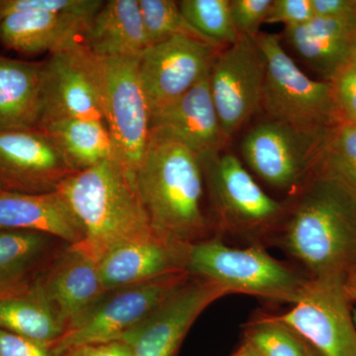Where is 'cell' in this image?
<instances>
[{"mask_svg":"<svg viewBox=\"0 0 356 356\" xmlns=\"http://www.w3.org/2000/svg\"><path fill=\"white\" fill-rule=\"evenodd\" d=\"M294 193L271 245L309 277L346 280L356 268V184L318 163Z\"/></svg>","mask_w":356,"mask_h":356,"instance_id":"cell-1","label":"cell"},{"mask_svg":"<svg viewBox=\"0 0 356 356\" xmlns=\"http://www.w3.org/2000/svg\"><path fill=\"white\" fill-rule=\"evenodd\" d=\"M204 178L200 156L152 129L136 186L156 236L185 247L214 236L202 207Z\"/></svg>","mask_w":356,"mask_h":356,"instance_id":"cell-2","label":"cell"},{"mask_svg":"<svg viewBox=\"0 0 356 356\" xmlns=\"http://www.w3.org/2000/svg\"><path fill=\"white\" fill-rule=\"evenodd\" d=\"M96 261L119 245L154 233L136 182L114 159L74 172L58 185Z\"/></svg>","mask_w":356,"mask_h":356,"instance_id":"cell-3","label":"cell"},{"mask_svg":"<svg viewBox=\"0 0 356 356\" xmlns=\"http://www.w3.org/2000/svg\"><path fill=\"white\" fill-rule=\"evenodd\" d=\"M185 269L222 285L229 294L291 305L301 298L310 280L297 267L269 254L266 247H229L216 236L189 245Z\"/></svg>","mask_w":356,"mask_h":356,"instance_id":"cell-4","label":"cell"},{"mask_svg":"<svg viewBox=\"0 0 356 356\" xmlns=\"http://www.w3.org/2000/svg\"><path fill=\"white\" fill-rule=\"evenodd\" d=\"M201 161L214 214V236L271 245L286 205L270 197L233 154L220 152Z\"/></svg>","mask_w":356,"mask_h":356,"instance_id":"cell-5","label":"cell"},{"mask_svg":"<svg viewBox=\"0 0 356 356\" xmlns=\"http://www.w3.org/2000/svg\"><path fill=\"white\" fill-rule=\"evenodd\" d=\"M266 63L261 108L268 119L311 137H325L344 121L331 81H314L285 51L276 35L254 38Z\"/></svg>","mask_w":356,"mask_h":356,"instance_id":"cell-6","label":"cell"},{"mask_svg":"<svg viewBox=\"0 0 356 356\" xmlns=\"http://www.w3.org/2000/svg\"><path fill=\"white\" fill-rule=\"evenodd\" d=\"M192 275L186 269L173 271L154 280L109 291L92 308L70 325L54 344L58 355L88 344L120 341L140 325Z\"/></svg>","mask_w":356,"mask_h":356,"instance_id":"cell-7","label":"cell"},{"mask_svg":"<svg viewBox=\"0 0 356 356\" xmlns=\"http://www.w3.org/2000/svg\"><path fill=\"white\" fill-rule=\"evenodd\" d=\"M139 58H98L103 121L108 129L117 163L135 182L152 131L151 112L140 83Z\"/></svg>","mask_w":356,"mask_h":356,"instance_id":"cell-8","label":"cell"},{"mask_svg":"<svg viewBox=\"0 0 356 356\" xmlns=\"http://www.w3.org/2000/svg\"><path fill=\"white\" fill-rule=\"evenodd\" d=\"M343 280L311 278L289 311L273 315L325 356H356L353 305Z\"/></svg>","mask_w":356,"mask_h":356,"instance_id":"cell-9","label":"cell"},{"mask_svg":"<svg viewBox=\"0 0 356 356\" xmlns=\"http://www.w3.org/2000/svg\"><path fill=\"white\" fill-rule=\"evenodd\" d=\"M42 124L60 119L103 121L102 74L98 58L81 40L44 60Z\"/></svg>","mask_w":356,"mask_h":356,"instance_id":"cell-10","label":"cell"},{"mask_svg":"<svg viewBox=\"0 0 356 356\" xmlns=\"http://www.w3.org/2000/svg\"><path fill=\"white\" fill-rule=\"evenodd\" d=\"M266 63L254 40L240 36L221 49L210 67V88L227 140L261 108Z\"/></svg>","mask_w":356,"mask_h":356,"instance_id":"cell-11","label":"cell"},{"mask_svg":"<svg viewBox=\"0 0 356 356\" xmlns=\"http://www.w3.org/2000/svg\"><path fill=\"white\" fill-rule=\"evenodd\" d=\"M329 135L311 137L267 119L243 138V158L266 184L295 192L318 165Z\"/></svg>","mask_w":356,"mask_h":356,"instance_id":"cell-12","label":"cell"},{"mask_svg":"<svg viewBox=\"0 0 356 356\" xmlns=\"http://www.w3.org/2000/svg\"><path fill=\"white\" fill-rule=\"evenodd\" d=\"M227 295V288L214 281L192 276L120 341L133 356H177L196 318Z\"/></svg>","mask_w":356,"mask_h":356,"instance_id":"cell-13","label":"cell"},{"mask_svg":"<svg viewBox=\"0 0 356 356\" xmlns=\"http://www.w3.org/2000/svg\"><path fill=\"white\" fill-rule=\"evenodd\" d=\"M220 50L197 40L177 37L152 44L140 56V83L151 120L177 102L209 72Z\"/></svg>","mask_w":356,"mask_h":356,"instance_id":"cell-14","label":"cell"},{"mask_svg":"<svg viewBox=\"0 0 356 356\" xmlns=\"http://www.w3.org/2000/svg\"><path fill=\"white\" fill-rule=\"evenodd\" d=\"M74 173L50 136L40 129L0 132V185L4 191H57Z\"/></svg>","mask_w":356,"mask_h":356,"instance_id":"cell-15","label":"cell"},{"mask_svg":"<svg viewBox=\"0 0 356 356\" xmlns=\"http://www.w3.org/2000/svg\"><path fill=\"white\" fill-rule=\"evenodd\" d=\"M152 129L168 134L200 159L221 152L222 133L210 88V70L177 102L152 118Z\"/></svg>","mask_w":356,"mask_h":356,"instance_id":"cell-16","label":"cell"},{"mask_svg":"<svg viewBox=\"0 0 356 356\" xmlns=\"http://www.w3.org/2000/svg\"><path fill=\"white\" fill-rule=\"evenodd\" d=\"M187 248L154 233L119 245L98 261L105 291L185 269Z\"/></svg>","mask_w":356,"mask_h":356,"instance_id":"cell-17","label":"cell"},{"mask_svg":"<svg viewBox=\"0 0 356 356\" xmlns=\"http://www.w3.org/2000/svg\"><path fill=\"white\" fill-rule=\"evenodd\" d=\"M38 283L67 330L107 293L98 262L79 245H70Z\"/></svg>","mask_w":356,"mask_h":356,"instance_id":"cell-18","label":"cell"},{"mask_svg":"<svg viewBox=\"0 0 356 356\" xmlns=\"http://www.w3.org/2000/svg\"><path fill=\"white\" fill-rule=\"evenodd\" d=\"M0 229L37 232L70 243L83 242V229L60 192H0Z\"/></svg>","mask_w":356,"mask_h":356,"instance_id":"cell-19","label":"cell"},{"mask_svg":"<svg viewBox=\"0 0 356 356\" xmlns=\"http://www.w3.org/2000/svg\"><path fill=\"white\" fill-rule=\"evenodd\" d=\"M81 40L97 58L140 57L149 43L139 0L104 1Z\"/></svg>","mask_w":356,"mask_h":356,"instance_id":"cell-20","label":"cell"},{"mask_svg":"<svg viewBox=\"0 0 356 356\" xmlns=\"http://www.w3.org/2000/svg\"><path fill=\"white\" fill-rule=\"evenodd\" d=\"M356 31V14L346 17L314 16L305 24L285 29L287 41L300 57L330 81L348 65Z\"/></svg>","mask_w":356,"mask_h":356,"instance_id":"cell-21","label":"cell"},{"mask_svg":"<svg viewBox=\"0 0 356 356\" xmlns=\"http://www.w3.org/2000/svg\"><path fill=\"white\" fill-rule=\"evenodd\" d=\"M88 23L47 11L10 14L0 21V44L26 56L53 54L81 39Z\"/></svg>","mask_w":356,"mask_h":356,"instance_id":"cell-22","label":"cell"},{"mask_svg":"<svg viewBox=\"0 0 356 356\" xmlns=\"http://www.w3.org/2000/svg\"><path fill=\"white\" fill-rule=\"evenodd\" d=\"M43 64L0 56V132L39 129Z\"/></svg>","mask_w":356,"mask_h":356,"instance_id":"cell-23","label":"cell"},{"mask_svg":"<svg viewBox=\"0 0 356 356\" xmlns=\"http://www.w3.org/2000/svg\"><path fill=\"white\" fill-rule=\"evenodd\" d=\"M0 329L50 346L67 331L38 282L0 295Z\"/></svg>","mask_w":356,"mask_h":356,"instance_id":"cell-24","label":"cell"},{"mask_svg":"<svg viewBox=\"0 0 356 356\" xmlns=\"http://www.w3.org/2000/svg\"><path fill=\"white\" fill-rule=\"evenodd\" d=\"M39 129L50 136L74 172H83L110 159L116 161L104 121L60 119L46 122Z\"/></svg>","mask_w":356,"mask_h":356,"instance_id":"cell-25","label":"cell"},{"mask_svg":"<svg viewBox=\"0 0 356 356\" xmlns=\"http://www.w3.org/2000/svg\"><path fill=\"white\" fill-rule=\"evenodd\" d=\"M50 238L37 232L0 229V295L19 288L46 252Z\"/></svg>","mask_w":356,"mask_h":356,"instance_id":"cell-26","label":"cell"},{"mask_svg":"<svg viewBox=\"0 0 356 356\" xmlns=\"http://www.w3.org/2000/svg\"><path fill=\"white\" fill-rule=\"evenodd\" d=\"M139 6L149 47L165 40L182 37L197 40L219 48L210 40L205 38L186 20L177 1L139 0Z\"/></svg>","mask_w":356,"mask_h":356,"instance_id":"cell-27","label":"cell"},{"mask_svg":"<svg viewBox=\"0 0 356 356\" xmlns=\"http://www.w3.org/2000/svg\"><path fill=\"white\" fill-rule=\"evenodd\" d=\"M243 339L262 356H306L309 343L271 314H259L243 327Z\"/></svg>","mask_w":356,"mask_h":356,"instance_id":"cell-28","label":"cell"},{"mask_svg":"<svg viewBox=\"0 0 356 356\" xmlns=\"http://www.w3.org/2000/svg\"><path fill=\"white\" fill-rule=\"evenodd\" d=\"M178 6L186 20L219 48L240 38L232 20L229 0H182Z\"/></svg>","mask_w":356,"mask_h":356,"instance_id":"cell-29","label":"cell"},{"mask_svg":"<svg viewBox=\"0 0 356 356\" xmlns=\"http://www.w3.org/2000/svg\"><path fill=\"white\" fill-rule=\"evenodd\" d=\"M318 163L356 184V123L343 121L332 129Z\"/></svg>","mask_w":356,"mask_h":356,"instance_id":"cell-30","label":"cell"},{"mask_svg":"<svg viewBox=\"0 0 356 356\" xmlns=\"http://www.w3.org/2000/svg\"><path fill=\"white\" fill-rule=\"evenodd\" d=\"M104 1L102 0H0V21L10 14L47 11L90 21Z\"/></svg>","mask_w":356,"mask_h":356,"instance_id":"cell-31","label":"cell"},{"mask_svg":"<svg viewBox=\"0 0 356 356\" xmlns=\"http://www.w3.org/2000/svg\"><path fill=\"white\" fill-rule=\"evenodd\" d=\"M273 0H229L232 20L240 36L255 38L266 23Z\"/></svg>","mask_w":356,"mask_h":356,"instance_id":"cell-32","label":"cell"},{"mask_svg":"<svg viewBox=\"0 0 356 356\" xmlns=\"http://www.w3.org/2000/svg\"><path fill=\"white\" fill-rule=\"evenodd\" d=\"M330 81L343 120L356 123V65H346Z\"/></svg>","mask_w":356,"mask_h":356,"instance_id":"cell-33","label":"cell"},{"mask_svg":"<svg viewBox=\"0 0 356 356\" xmlns=\"http://www.w3.org/2000/svg\"><path fill=\"white\" fill-rule=\"evenodd\" d=\"M314 17L312 0H273L266 23L285 28L305 24Z\"/></svg>","mask_w":356,"mask_h":356,"instance_id":"cell-34","label":"cell"},{"mask_svg":"<svg viewBox=\"0 0 356 356\" xmlns=\"http://www.w3.org/2000/svg\"><path fill=\"white\" fill-rule=\"evenodd\" d=\"M0 356H60L53 346L0 329Z\"/></svg>","mask_w":356,"mask_h":356,"instance_id":"cell-35","label":"cell"},{"mask_svg":"<svg viewBox=\"0 0 356 356\" xmlns=\"http://www.w3.org/2000/svg\"><path fill=\"white\" fill-rule=\"evenodd\" d=\"M314 16L339 18L356 14V0H312Z\"/></svg>","mask_w":356,"mask_h":356,"instance_id":"cell-36","label":"cell"},{"mask_svg":"<svg viewBox=\"0 0 356 356\" xmlns=\"http://www.w3.org/2000/svg\"><path fill=\"white\" fill-rule=\"evenodd\" d=\"M65 356H133L130 348L121 341L88 344L69 351Z\"/></svg>","mask_w":356,"mask_h":356,"instance_id":"cell-37","label":"cell"},{"mask_svg":"<svg viewBox=\"0 0 356 356\" xmlns=\"http://www.w3.org/2000/svg\"><path fill=\"white\" fill-rule=\"evenodd\" d=\"M343 287L346 290V295L353 304L356 303V268L351 270L346 275V280L343 281Z\"/></svg>","mask_w":356,"mask_h":356,"instance_id":"cell-38","label":"cell"},{"mask_svg":"<svg viewBox=\"0 0 356 356\" xmlns=\"http://www.w3.org/2000/svg\"><path fill=\"white\" fill-rule=\"evenodd\" d=\"M232 356H262L248 341L243 339L242 343L238 344L236 350Z\"/></svg>","mask_w":356,"mask_h":356,"instance_id":"cell-39","label":"cell"},{"mask_svg":"<svg viewBox=\"0 0 356 356\" xmlns=\"http://www.w3.org/2000/svg\"><path fill=\"white\" fill-rule=\"evenodd\" d=\"M348 65H356V31L355 36H353V43H351L350 60Z\"/></svg>","mask_w":356,"mask_h":356,"instance_id":"cell-40","label":"cell"},{"mask_svg":"<svg viewBox=\"0 0 356 356\" xmlns=\"http://www.w3.org/2000/svg\"><path fill=\"white\" fill-rule=\"evenodd\" d=\"M306 356H325L322 355L318 350H316L313 346L309 343L308 350H307Z\"/></svg>","mask_w":356,"mask_h":356,"instance_id":"cell-41","label":"cell"},{"mask_svg":"<svg viewBox=\"0 0 356 356\" xmlns=\"http://www.w3.org/2000/svg\"><path fill=\"white\" fill-rule=\"evenodd\" d=\"M353 318H355V322L356 325V307L353 308Z\"/></svg>","mask_w":356,"mask_h":356,"instance_id":"cell-42","label":"cell"},{"mask_svg":"<svg viewBox=\"0 0 356 356\" xmlns=\"http://www.w3.org/2000/svg\"><path fill=\"white\" fill-rule=\"evenodd\" d=\"M2 191H3V188H2L1 185H0V192H2Z\"/></svg>","mask_w":356,"mask_h":356,"instance_id":"cell-43","label":"cell"}]
</instances>
